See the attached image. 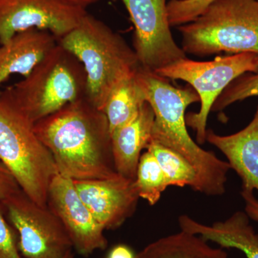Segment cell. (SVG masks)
<instances>
[{"mask_svg": "<svg viewBox=\"0 0 258 258\" xmlns=\"http://www.w3.org/2000/svg\"><path fill=\"white\" fill-rule=\"evenodd\" d=\"M57 42L83 64L86 99L102 111L113 88L141 67L134 49L123 37L88 13Z\"/></svg>", "mask_w": 258, "mask_h": 258, "instance_id": "cell-3", "label": "cell"}, {"mask_svg": "<svg viewBox=\"0 0 258 258\" xmlns=\"http://www.w3.org/2000/svg\"><path fill=\"white\" fill-rule=\"evenodd\" d=\"M80 198L104 230H115L132 216L139 196L134 181L111 179L75 180Z\"/></svg>", "mask_w": 258, "mask_h": 258, "instance_id": "cell-12", "label": "cell"}, {"mask_svg": "<svg viewBox=\"0 0 258 258\" xmlns=\"http://www.w3.org/2000/svg\"><path fill=\"white\" fill-rule=\"evenodd\" d=\"M147 150L157 159L167 178L169 186H188L195 191H199L198 174L186 159L174 151L154 142H151Z\"/></svg>", "mask_w": 258, "mask_h": 258, "instance_id": "cell-19", "label": "cell"}, {"mask_svg": "<svg viewBox=\"0 0 258 258\" xmlns=\"http://www.w3.org/2000/svg\"><path fill=\"white\" fill-rule=\"evenodd\" d=\"M0 258H23L18 248V238L5 220L0 208Z\"/></svg>", "mask_w": 258, "mask_h": 258, "instance_id": "cell-23", "label": "cell"}, {"mask_svg": "<svg viewBox=\"0 0 258 258\" xmlns=\"http://www.w3.org/2000/svg\"><path fill=\"white\" fill-rule=\"evenodd\" d=\"M136 78L155 115L152 142L174 151L192 165L198 174V192L208 196L223 195L230 164L215 153L202 149L188 132L185 112L190 105L200 101L198 93L189 85L175 87L169 79L142 66L136 72Z\"/></svg>", "mask_w": 258, "mask_h": 258, "instance_id": "cell-2", "label": "cell"}, {"mask_svg": "<svg viewBox=\"0 0 258 258\" xmlns=\"http://www.w3.org/2000/svg\"><path fill=\"white\" fill-rule=\"evenodd\" d=\"M21 191L11 173L0 162V202L8 200Z\"/></svg>", "mask_w": 258, "mask_h": 258, "instance_id": "cell-24", "label": "cell"}, {"mask_svg": "<svg viewBox=\"0 0 258 258\" xmlns=\"http://www.w3.org/2000/svg\"><path fill=\"white\" fill-rule=\"evenodd\" d=\"M62 258H74V253L72 251H70L69 253L66 254Z\"/></svg>", "mask_w": 258, "mask_h": 258, "instance_id": "cell-28", "label": "cell"}, {"mask_svg": "<svg viewBox=\"0 0 258 258\" xmlns=\"http://www.w3.org/2000/svg\"><path fill=\"white\" fill-rule=\"evenodd\" d=\"M133 251L128 246L119 244L115 246L110 252L108 258H135Z\"/></svg>", "mask_w": 258, "mask_h": 258, "instance_id": "cell-26", "label": "cell"}, {"mask_svg": "<svg viewBox=\"0 0 258 258\" xmlns=\"http://www.w3.org/2000/svg\"><path fill=\"white\" fill-rule=\"evenodd\" d=\"M18 235L23 258H62L73 244L63 224L48 207H42L20 191L2 202Z\"/></svg>", "mask_w": 258, "mask_h": 258, "instance_id": "cell-8", "label": "cell"}, {"mask_svg": "<svg viewBox=\"0 0 258 258\" xmlns=\"http://www.w3.org/2000/svg\"><path fill=\"white\" fill-rule=\"evenodd\" d=\"M64 1L69 2L70 3L77 5V6L81 7V8L87 9L88 7L91 5L96 4L101 0H64Z\"/></svg>", "mask_w": 258, "mask_h": 258, "instance_id": "cell-27", "label": "cell"}, {"mask_svg": "<svg viewBox=\"0 0 258 258\" xmlns=\"http://www.w3.org/2000/svg\"><path fill=\"white\" fill-rule=\"evenodd\" d=\"M86 96L83 64L57 42L27 77L5 88L0 98L35 124Z\"/></svg>", "mask_w": 258, "mask_h": 258, "instance_id": "cell-4", "label": "cell"}, {"mask_svg": "<svg viewBox=\"0 0 258 258\" xmlns=\"http://www.w3.org/2000/svg\"><path fill=\"white\" fill-rule=\"evenodd\" d=\"M154 112L148 102L138 114L112 134V150L117 172L135 181L142 152L152 142Z\"/></svg>", "mask_w": 258, "mask_h": 258, "instance_id": "cell-14", "label": "cell"}, {"mask_svg": "<svg viewBox=\"0 0 258 258\" xmlns=\"http://www.w3.org/2000/svg\"><path fill=\"white\" fill-rule=\"evenodd\" d=\"M135 258H228V256L222 247H212L200 236L181 230L149 244Z\"/></svg>", "mask_w": 258, "mask_h": 258, "instance_id": "cell-17", "label": "cell"}, {"mask_svg": "<svg viewBox=\"0 0 258 258\" xmlns=\"http://www.w3.org/2000/svg\"><path fill=\"white\" fill-rule=\"evenodd\" d=\"M146 102L136 73L118 83L110 93L103 111L108 119L111 135L133 119Z\"/></svg>", "mask_w": 258, "mask_h": 258, "instance_id": "cell-18", "label": "cell"}, {"mask_svg": "<svg viewBox=\"0 0 258 258\" xmlns=\"http://www.w3.org/2000/svg\"><path fill=\"white\" fill-rule=\"evenodd\" d=\"M216 0H169L167 14L171 27L191 23Z\"/></svg>", "mask_w": 258, "mask_h": 258, "instance_id": "cell-22", "label": "cell"}, {"mask_svg": "<svg viewBox=\"0 0 258 258\" xmlns=\"http://www.w3.org/2000/svg\"><path fill=\"white\" fill-rule=\"evenodd\" d=\"M258 96V73H246L234 80L212 106V111H221L238 101Z\"/></svg>", "mask_w": 258, "mask_h": 258, "instance_id": "cell-21", "label": "cell"}, {"mask_svg": "<svg viewBox=\"0 0 258 258\" xmlns=\"http://www.w3.org/2000/svg\"><path fill=\"white\" fill-rule=\"evenodd\" d=\"M241 195L245 203V212L249 218L258 222V200L254 196L253 191L242 190Z\"/></svg>", "mask_w": 258, "mask_h": 258, "instance_id": "cell-25", "label": "cell"}, {"mask_svg": "<svg viewBox=\"0 0 258 258\" xmlns=\"http://www.w3.org/2000/svg\"><path fill=\"white\" fill-rule=\"evenodd\" d=\"M34 128L52 154L60 175L73 181L119 176L106 115L86 98L39 120Z\"/></svg>", "mask_w": 258, "mask_h": 258, "instance_id": "cell-1", "label": "cell"}, {"mask_svg": "<svg viewBox=\"0 0 258 258\" xmlns=\"http://www.w3.org/2000/svg\"><path fill=\"white\" fill-rule=\"evenodd\" d=\"M178 30L186 54L258 55V0H216L203 15Z\"/></svg>", "mask_w": 258, "mask_h": 258, "instance_id": "cell-5", "label": "cell"}, {"mask_svg": "<svg viewBox=\"0 0 258 258\" xmlns=\"http://www.w3.org/2000/svg\"><path fill=\"white\" fill-rule=\"evenodd\" d=\"M206 142L225 156L231 169L242 180V189L258 191V106L253 118L245 128L228 136L208 129Z\"/></svg>", "mask_w": 258, "mask_h": 258, "instance_id": "cell-13", "label": "cell"}, {"mask_svg": "<svg viewBox=\"0 0 258 258\" xmlns=\"http://www.w3.org/2000/svg\"><path fill=\"white\" fill-rule=\"evenodd\" d=\"M134 184L139 198L145 200L152 206L159 201L161 194L169 186L167 178L157 159L148 151L141 156Z\"/></svg>", "mask_w": 258, "mask_h": 258, "instance_id": "cell-20", "label": "cell"}, {"mask_svg": "<svg viewBox=\"0 0 258 258\" xmlns=\"http://www.w3.org/2000/svg\"><path fill=\"white\" fill-rule=\"evenodd\" d=\"M135 28L134 52L144 69L156 71L185 58L171 31L167 0H122Z\"/></svg>", "mask_w": 258, "mask_h": 258, "instance_id": "cell-9", "label": "cell"}, {"mask_svg": "<svg viewBox=\"0 0 258 258\" xmlns=\"http://www.w3.org/2000/svg\"><path fill=\"white\" fill-rule=\"evenodd\" d=\"M87 13L64 0H0V45L32 29L50 32L58 40Z\"/></svg>", "mask_w": 258, "mask_h": 258, "instance_id": "cell-10", "label": "cell"}, {"mask_svg": "<svg viewBox=\"0 0 258 258\" xmlns=\"http://www.w3.org/2000/svg\"><path fill=\"white\" fill-rule=\"evenodd\" d=\"M47 207L63 224L78 253L88 256L106 248L104 228L83 203L73 180L59 174L53 178L47 194Z\"/></svg>", "mask_w": 258, "mask_h": 258, "instance_id": "cell-11", "label": "cell"}, {"mask_svg": "<svg viewBox=\"0 0 258 258\" xmlns=\"http://www.w3.org/2000/svg\"><path fill=\"white\" fill-rule=\"evenodd\" d=\"M57 44L50 32L32 30L19 32L0 46V88L10 76L27 77ZM0 90V95H1Z\"/></svg>", "mask_w": 258, "mask_h": 258, "instance_id": "cell-15", "label": "cell"}, {"mask_svg": "<svg viewBox=\"0 0 258 258\" xmlns=\"http://www.w3.org/2000/svg\"><path fill=\"white\" fill-rule=\"evenodd\" d=\"M181 230L215 242L222 248L240 249L247 258H258V234L249 225L244 212H236L228 219L212 225H204L187 215L178 219Z\"/></svg>", "mask_w": 258, "mask_h": 258, "instance_id": "cell-16", "label": "cell"}, {"mask_svg": "<svg viewBox=\"0 0 258 258\" xmlns=\"http://www.w3.org/2000/svg\"><path fill=\"white\" fill-rule=\"evenodd\" d=\"M34 125L0 98V162L30 200L47 207L49 186L58 172Z\"/></svg>", "mask_w": 258, "mask_h": 258, "instance_id": "cell-6", "label": "cell"}, {"mask_svg": "<svg viewBox=\"0 0 258 258\" xmlns=\"http://www.w3.org/2000/svg\"><path fill=\"white\" fill-rule=\"evenodd\" d=\"M156 74L166 79L188 83L200 97V111L186 114V123L196 132L197 142H206L209 114L224 90L234 80L246 73H258V55L250 52L220 56L210 61H196L185 57Z\"/></svg>", "mask_w": 258, "mask_h": 258, "instance_id": "cell-7", "label": "cell"}]
</instances>
